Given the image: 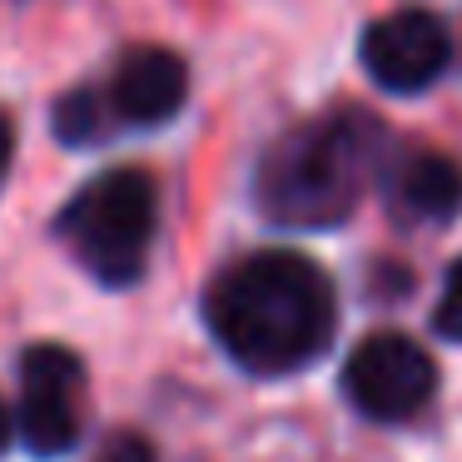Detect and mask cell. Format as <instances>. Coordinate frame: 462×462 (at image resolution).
I'll return each mask as SVG.
<instances>
[{
  "instance_id": "obj_1",
  "label": "cell",
  "mask_w": 462,
  "mask_h": 462,
  "mask_svg": "<svg viewBox=\"0 0 462 462\" xmlns=\"http://www.w3.org/2000/svg\"><path fill=\"white\" fill-rule=\"evenodd\" d=\"M204 323L239 368L259 378L299 373L333 343V279L293 249H259L229 263L204 293Z\"/></svg>"
},
{
  "instance_id": "obj_2",
  "label": "cell",
  "mask_w": 462,
  "mask_h": 462,
  "mask_svg": "<svg viewBox=\"0 0 462 462\" xmlns=\"http://www.w3.org/2000/svg\"><path fill=\"white\" fill-rule=\"evenodd\" d=\"M388 160V125L368 110H333L269 144L254 199L283 229H333L358 209Z\"/></svg>"
},
{
  "instance_id": "obj_3",
  "label": "cell",
  "mask_w": 462,
  "mask_h": 462,
  "mask_svg": "<svg viewBox=\"0 0 462 462\" xmlns=\"http://www.w3.org/2000/svg\"><path fill=\"white\" fill-rule=\"evenodd\" d=\"M65 249L105 289H130L150 263V244L160 229V189L144 170H105L90 180L55 219Z\"/></svg>"
},
{
  "instance_id": "obj_4",
  "label": "cell",
  "mask_w": 462,
  "mask_h": 462,
  "mask_svg": "<svg viewBox=\"0 0 462 462\" xmlns=\"http://www.w3.org/2000/svg\"><path fill=\"white\" fill-rule=\"evenodd\" d=\"M438 388V363L408 333H373L343 363V398L373 422H402Z\"/></svg>"
},
{
  "instance_id": "obj_5",
  "label": "cell",
  "mask_w": 462,
  "mask_h": 462,
  "mask_svg": "<svg viewBox=\"0 0 462 462\" xmlns=\"http://www.w3.org/2000/svg\"><path fill=\"white\" fill-rule=\"evenodd\" d=\"M85 363L60 343H35L21 358V438L35 457H60L80 438Z\"/></svg>"
},
{
  "instance_id": "obj_6",
  "label": "cell",
  "mask_w": 462,
  "mask_h": 462,
  "mask_svg": "<svg viewBox=\"0 0 462 462\" xmlns=\"http://www.w3.org/2000/svg\"><path fill=\"white\" fill-rule=\"evenodd\" d=\"M358 55H363V70H368L383 90L418 95L448 70L452 45H448V25H442L438 15L408 5V11H393V15H383V21H373L368 31H363Z\"/></svg>"
},
{
  "instance_id": "obj_7",
  "label": "cell",
  "mask_w": 462,
  "mask_h": 462,
  "mask_svg": "<svg viewBox=\"0 0 462 462\" xmlns=\"http://www.w3.org/2000/svg\"><path fill=\"white\" fill-rule=\"evenodd\" d=\"M189 100V65L164 45H134L115 60L110 85H105V105L110 120L150 130V125H170Z\"/></svg>"
},
{
  "instance_id": "obj_8",
  "label": "cell",
  "mask_w": 462,
  "mask_h": 462,
  "mask_svg": "<svg viewBox=\"0 0 462 462\" xmlns=\"http://www.w3.org/2000/svg\"><path fill=\"white\" fill-rule=\"evenodd\" d=\"M383 189L388 209L402 224H448L462 209V170L438 150H408L383 160Z\"/></svg>"
},
{
  "instance_id": "obj_9",
  "label": "cell",
  "mask_w": 462,
  "mask_h": 462,
  "mask_svg": "<svg viewBox=\"0 0 462 462\" xmlns=\"http://www.w3.org/2000/svg\"><path fill=\"white\" fill-rule=\"evenodd\" d=\"M105 125H110V105H105V95L90 90V85L60 95V105H55V134H60L65 144L105 140Z\"/></svg>"
},
{
  "instance_id": "obj_10",
  "label": "cell",
  "mask_w": 462,
  "mask_h": 462,
  "mask_svg": "<svg viewBox=\"0 0 462 462\" xmlns=\"http://www.w3.org/2000/svg\"><path fill=\"white\" fill-rule=\"evenodd\" d=\"M432 328L442 333V338L462 343V259L448 269V279H442V299L438 309H432Z\"/></svg>"
},
{
  "instance_id": "obj_11",
  "label": "cell",
  "mask_w": 462,
  "mask_h": 462,
  "mask_svg": "<svg viewBox=\"0 0 462 462\" xmlns=\"http://www.w3.org/2000/svg\"><path fill=\"white\" fill-rule=\"evenodd\" d=\"M95 462H154V448L140 432H110L105 448L95 452Z\"/></svg>"
},
{
  "instance_id": "obj_12",
  "label": "cell",
  "mask_w": 462,
  "mask_h": 462,
  "mask_svg": "<svg viewBox=\"0 0 462 462\" xmlns=\"http://www.w3.org/2000/svg\"><path fill=\"white\" fill-rule=\"evenodd\" d=\"M11 154H15V130H11V120L0 115V184H5V170H11Z\"/></svg>"
},
{
  "instance_id": "obj_13",
  "label": "cell",
  "mask_w": 462,
  "mask_h": 462,
  "mask_svg": "<svg viewBox=\"0 0 462 462\" xmlns=\"http://www.w3.org/2000/svg\"><path fill=\"white\" fill-rule=\"evenodd\" d=\"M11 448V408H5V402H0V452Z\"/></svg>"
}]
</instances>
